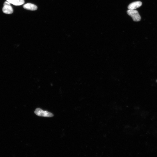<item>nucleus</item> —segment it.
<instances>
[{
	"label": "nucleus",
	"instance_id": "nucleus-6",
	"mask_svg": "<svg viewBox=\"0 0 157 157\" xmlns=\"http://www.w3.org/2000/svg\"><path fill=\"white\" fill-rule=\"evenodd\" d=\"M24 9L31 11H35L37 9V7L35 5L27 3L23 6Z\"/></svg>",
	"mask_w": 157,
	"mask_h": 157
},
{
	"label": "nucleus",
	"instance_id": "nucleus-7",
	"mask_svg": "<svg viewBox=\"0 0 157 157\" xmlns=\"http://www.w3.org/2000/svg\"><path fill=\"white\" fill-rule=\"evenodd\" d=\"M156 82H157V80H156Z\"/></svg>",
	"mask_w": 157,
	"mask_h": 157
},
{
	"label": "nucleus",
	"instance_id": "nucleus-1",
	"mask_svg": "<svg viewBox=\"0 0 157 157\" xmlns=\"http://www.w3.org/2000/svg\"><path fill=\"white\" fill-rule=\"evenodd\" d=\"M128 14L133 19L134 21H140L141 19V17L138 12L135 10H128L127 11Z\"/></svg>",
	"mask_w": 157,
	"mask_h": 157
},
{
	"label": "nucleus",
	"instance_id": "nucleus-3",
	"mask_svg": "<svg viewBox=\"0 0 157 157\" xmlns=\"http://www.w3.org/2000/svg\"><path fill=\"white\" fill-rule=\"evenodd\" d=\"M142 2L140 1H136L130 4L128 7L129 10H135L140 7L142 5Z\"/></svg>",
	"mask_w": 157,
	"mask_h": 157
},
{
	"label": "nucleus",
	"instance_id": "nucleus-5",
	"mask_svg": "<svg viewBox=\"0 0 157 157\" xmlns=\"http://www.w3.org/2000/svg\"><path fill=\"white\" fill-rule=\"evenodd\" d=\"M11 4L15 6H20L23 4L25 3L24 0H7Z\"/></svg>",
	"mask_w": 157,
	"mask_h": 157
},
{
	"label": "nucleus",
	"instance_id": "nucleus-4",
	"mask_svg": "<svg viewBox=\"0 0 157 157\" xmlns=\"http://www.w3.org/2000/svg\"><path fill=\"white\" fill-rule=\"evenodd\" d=\"M3 11L4 13L7 14H12L13 12V9L10 5H4Z\"/></svg>",
	"mask_w": 157,
	"mask_h": 157
},
{
	"label": "nucleus",
	"instance_id": "nucleus-2",
	"mask_svg": "<svg viewBox=\"0 0 157 157\" xmlns=\"http://www.w3.org/2000/svg\"><path fill=\"white\" fill-rule=\"evenodd\" d=\"M35 114L37 116L46 117H52L54 115L52 113L47 111H45L39 108L36 109L35 112Z\"/></svg>",
	"mask_w": 157,
	"mask_h": 157
}]
</instances>
